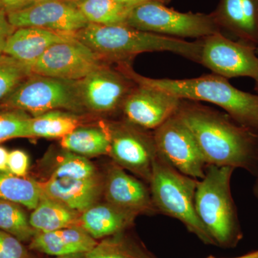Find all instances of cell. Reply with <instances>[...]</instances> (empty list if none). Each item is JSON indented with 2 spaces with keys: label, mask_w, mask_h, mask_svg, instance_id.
Wrapping results in <instances>:
<instances>
[{
  "label": "cell",
  "mask_w": 258,
  "mask_h": 258,
  "mask_svg": "<svg viewBox=\"0 0 258 258\" xmlns=\"http://www.w3.org/2000/svg\"><path fill=\"white\" fill-rule=\"evenodd\" d=\"M74 35L106 63H130L139 54L151 52H170L198 63L201 57L202 39L189 42L142 31L127 25L89 23Z\"/></svg>",
  "instance_id": "obj_3"
},
{
  "label": "cell",
  "mask_w": 258,
  "mask_h": 258,
  "mask_svg": "<svg viewBox=\"0 0 258 258\" xmlns=\"http://www.w3.org/2000/svg\"><path fill=\"white\" fill-rule=\"evenodd\" d=\"M0 106L26 112L32 117L54 110L77 114L86 110L80 98L77 81L34 74L20 83Z\"/></svg>",
  "instance_id": "obj_6"
},
{
  "label": "cell",
  "mask_w": 258,
  "mask_h": 258,
  "mask_svg": "<svg viewBox=\"0 0 258 258\" xmlns=\"http://www.w3.org/2000/svg\"><path fill=\"white\" fill-rule=\"evenodd\" d=\"M0 258H30L23 242L0 230Z\"/></svg>",
  "instance_id": "obj_31"
},
{
  "label": "cell",
  "mask_w": 258,
  "mask_h": 258,
  "mask_svg": "<svg viewBox=\"0 0 258 258\" xmlns=\"http://www.w3.org/2000/svg\"><path fill=\"white\" fill-rule=\"evenodd\" d=\"M41 195L38 181L35 179L14 175L9 171H0V198L33 210Z\"/></svg>",
  "instance_id": "obj_24"
},
{
  "label": "cell",
  "mask_w": 258,
  "mask_h": 258,
  "mask_svg": "<svg viewBox=\"0 0 258 258\" xmlns=\"http://www.w3.org/2000/svg\"><path fill=\"white\" fill-rule=\"evenodd\" d=\"M86 258H154L124 232L106 237L86 254Z\"/></svg>",
  "instance_id": "obj_26"
},
{
  "label": "cell",
  "mask_w": 258,
  "mask_h": 258,
  "mask_svg": "<svg viewBox=\"0 0 258 258\" xmlns=\"http://www.w3.org/2000/svg\"><path fill=\"white\" fill-rule=\"evenodd\" d=\"M15 28H37L75 34L87 26L88 22L77 5L66 0H35L23 9L8 14Z\"/></svg>",
  "instance_id": "obj_13"
},
{
  "label": "cell",
  "mask_w": 258,
  "mask_h": 258,
  "mask_svg": "<svg viewBox=\"0 0 258 258\" xmlns=\"http://www.w3.org/2000/svg\"><path fill=\"white\" fill-rule=\"evenodd\" d=\"M106 202L136 215H154L158 212L150 190L140 180L114 164L103 181Z\"/></svg>",
  "instance_id": "obj_15"
},
{
  "label": "cell",
  "mask_w": 258,
  "mask_h": 258,
  "mask_svg": "<svg viewBox=\"0 0 258 258\" xmlns=\"http://www.w3.org/2000/svg\"><path fill=\"white\" fill-rule=\"evenodd\" d=\"M138 215L105 202L82 212L79 226L95 240H103L125 230Z\"/></svg>",
  "instance_id": "obj_20"
},
{
  "label": "cell",
  "mask_w": 258,
  "mask_h": 258,
  "mask_svg": "<svg viewBox=\"0 0 258 258\" xmlns=\"http://www.w3.org/2000/svg\"><path fill=\"white\" fill-rule=\"evenodd\" d=\"M104 126L109 137V156L115 164L149 183L158 154L154 134L127 120Z\"/></svg>",
  "instance_id": "obj_8"
},
{
  "label": "cell",
  "mask_w": 258,
  "mask_h": 258,
  "mask_svg": "<svg viewBox=\"0 0 258 258\" xmlns=\"http://www.w3.org/2000/svg\"><path fill=\"white\" fill-rule=\"evenodd\" d=\"M0 230L22 242H30L37 233L30 225L29 217L22 205L0 198Z\"/></svg>",
  "instance_id": "obj_27"
},
{
  "label": "cell",
  "mask_w": 258,
  "mask_h": 258,
  "mask_svg": "<svg viewBox=\"0 0 258 258\" xmlns=\"http://www.w3.org/2000/svg\"><path fill=\"white\" fill-rule=\"evenodd\" d=\"M154 131L159 154L185 175L203 179L208 165L192 133L177 113Z\"/></svg>",
  "instance_id": "obj_10"
},
{
  "label": "cell",
  "mask_w": 258,
  "mask_h": 258,
  "mask_svg": "<svg viewBox=\"0 0 258 258\" xmlns=\"http://www.w3.org/2000/svg\"><path fill=\"white\" fill-rule=\"evenodd\" d=\"M74 37V34L42 28H16L8 38L3 53L32 67L49 47L59 42L68 41Z\"/></svg>",
  "instance_id": "obj_18"
},
{
  "label": "cell",
  "mask_w": 258,
  "mask_h": 258,
  "mask_svg": "<svg viewBox=\"0 0 258 258\" xmlns=\"http://www.w3.org/2000/svg\"><path fill=\"white\" fill-rule=\"evenodd\" d=\"M117 3L120 4L125 5V6L129 7L131 8H134L139 5L144 4L149 2H159V3L167 4L170 2V0H115Z\"/></svg>",
  "instance_id": "obj_35"
},
{
  "label": "cell",
  "mask_w": 258,
  "mask_h": 258,
  "mask_svg": "<svg viewBox=\"0 0 258 258\" xmlns=\"http://www.w3.org/2000/svg\"><path fill=\"white\" fill-rule=\"evenodd\" d=\"M77 6L88 23L100 25H125L133 9L115 0H83Z\"/></svg>",
  "instance_id": "obj_25"
},
{
  "label": "cell",
  "mask_w": 258,
  "mask_h": 258,
  "mask_svg": "<svg viewBox=\"0 0 258 258\" xmlns=\"http://www.w3.org/2000/svg\"><path fill=\"white\" fill-rule=\"evenodd\" d=\"M256 52L258 54V47H257V48H256Z\"/></svg>",
  "instance_id": "obj_41"
},
{
  "label": "cell",
  "mask_w": 258,
  "mask_h": 258,
  "mask_svg": "<svg viewBox=\"0 0 258 258\" xmlns=\"http://www.w3.org/2000/svg\"><path fill=\"white\" fill-rule=\"evenodd\" d=\"M117 69L136 84L157 88L181 99L217 105L237 123L258 132L257 93L241 91L219 75L188 79H152L137 74L130 63L118 64Z\"/></svg>",
  "instance_id": "obj_2"
},
{
  "label": "cell",
  "mask_w": 258,
  "mask_h": 258,
  "mask_svg": "<svg viewBox=\"0 0 258 258\" xmlns=\"http://www.w3.org/2000/svg\"><path fill=\"white\" fill-rule=\"evenodd\" d=\"M98 241L79 227H66L47 232H37L29 248L51 256L87 253Z\"/></svg>",
  "instance_id": "obj_19"
},
{
  "label": "cell",
  "mask_w": 258,
  "mask_h": 258,
  "mask_svg": "<svg viewBox=\"0 0 258 258\" xmlns=\"http://www.w3.org/2000/svg\"><path fill=\"white\" fill-rule=\"evenodd\" d=\"M38 184L47 197L80 214L98 203L103 191L99 176L88 179L50 177Z\"/></svg>",
  "instance_id": "obj_16"
},
{
  "label": "cell",
  "mask_w": 258,
  "mask_h": 258,
  "mask_svg": "<svg viewBox=\"0 0 258 258\" xmlns=\"http://www.w3.org/2000/svg\"><path fill=\"white\" fill-rule=\"evenodd\" d=\"M32 74L31 66L6 54L0 55V104Z\"/></svg>",
  "instance_id": "obj_29"
},
{
  "label": "cell",
  "mask_w": 258,
  "mask_h": 258,
  "mask_svg": "<svg viewBox=\"0 0 258 258\" xmlns=\"http://www.w3.org/2000/svg\"><path fill=\"white\" fill-rule=\"evenodd\" d=\"M30 159L24 151L15 149L9 152L8 156V171L11 174L21 177L28 175Z\"/></svg>",
  "instance_id": "obj_32"
},
{
  "label": "cell",
  "mask_w": 258,
  "mask_h": 258,
  "mask_svg": "<svg viewBox=\"0 0 258 258\" xmlns=\"http://www.w3.org/2000/svg\"><path fill=\"white\" fill-rule=\"evenodd\" d=\"M212 14L220 28L258 47V0H221Z\"/></svg>",
  "instance_id": "obj_17"
},
{
  "label": "cell",
  "mask_w": 258,
  "mask_h": 258,
  "mask_svg": "<svg viewBox=\"0 0 258 258\" xmlns=\"http://www.w3.org/2000/svg\"><path fill=\"white\" fill-rule=\"evenodd\" d=\"M8 156L9 152L0 146V171H8Z\"/></svg>",
  "instance_id": "obj_36"
},
{
  "label": "cell",
  "mask_w": 258,
  "mask_h": 258,
  "mask_svg": "<svg viewBox=\"0 0 258 258\" xmlns=\"http://www.w3.org/2000/svg\"><path fill=\"white\" fill-rule=\"evenodd\" d=\"M254 91H256V93L258 94V82H255V84H254ZM254 195H255L256 198H257L258 200V178L257 182H256L255 186H254Z\"/></svg>",
  "instance_id": "obj_39"
},
{
  "label": "cell",
  "mask_w": 258,
  "mask_h": 258,
  "mask_svg": "<svg viewBox=\"0 0 258 258\" xmlns=\"http://www.w3.org/2000/svg\"><path fill=\"white\" fill-rule=\"evenodd\" d=\"M181 100L157 88L136 84L121 109L131 123L147 130H155L175 114Z\"/></svg>",
  "instance_id": "obj_14"
},
{
  "label": "cell",
  "mask_w": 258,
  "mask_h": 258,
  "mask_svg": "<svg viewBox=\"0 0 258 258\" xmlns=\"http://www.w3.org/2000/svg\"><path fill=\"white\" fill-rule=\"evenodd\" d=\"M66 1L71 2V3H74V4L78 5L81 2H82L83 0H66Z\"/></svg>",
  "instance_id": "obj_40"
},
{
  "label": "cell",
  "mask_w": 258,
  "mask_h": 258,
  "mask_svg": "<svg viewBox=\"0 0 258 258\" xmlns=\"http://www.w3.org/2000/svg\"><path fill=\"white\" fill-rule=\"evenodd\" d=\"M98 176L94 164L87 157L64 150L57 159L50 177L88 179Z\"/></svg>",
  "instance_id": "obj_28"
},
{
  "label": "cell",
  "mask_w": 258,
  "mask_h": 258,
  "mask_svg": "<svg viewBox=\"0 0 258 258\" xmlns=\"http://www.w3.org/2000/svg\"><path fill=\"white\" fill-rule=\"evenodd\" d=\"M60 145L64 150L85 157L109 155V137L105 126L78 127L61 139Z\"/></svg>",
  "instance_id": "obj_22"
},
{
  "label": "cell",
  "mask_w": 258,
  "mask_h": 258,
  "mask_svg": "<svg viewBox=\"0 0 258 258\" xmlns=\"http://www.w3.org/2000/svg\"><path fill=\"white\" fill-rule=\"evenodd\" d=\"M106 64L76 36L52 45L32 64V74L79 81Z\"/></svg>",
  "instance_id": "obj_11"
},
{
  "label": "cell",
  "mask_w": 258,
  "mask_h": 258,
  "mask_svg": "<svg viewBox=\"0 0 258 258\" xmlns=\"http://www.w3.org/2000/svg\"><path fill=\"white\" fill-rule=\"evenodd\" d=\"M200 63L227 79L247 77L258 82L257 47L231 40L222 32L202 39Z\"/></svg>",
  "instance_id": "obj_9"
},
{
  "label": "cell",
  "mask_w": 258,
  "mask_h": 258,
  "mask_svg": "<svg viewBox=\"0 0 258 258\" xmlns=\"http://www.w3.org/2000/svg\"><path fill=\"white\" fill-rule=\"evenodd\" d=\"M31 115L20 110L0 111V143L16 138H28L29 120Z\"/></svg>",
  "instance_id": "obj_30"
},
{
  "label": "cell",
  "mask_w": 258,
  "mask_h": 258,
  "mask_svg": "<svg viewBox=\"0 0 258 258\" xmlns=\"http://www.w3.org/2000/svg\"><path fill=\"white\" fill-rule=\"evenodd\" d=\"M125 25L142 31L179 39L200 40L222 32L212 13H180L159 2L135 7L129 13Z\"/></svg>",
  "instance_id": "obj_7"
},
{
  "label": "cell",
  "mask_w": 258,
  "mask_h": 258,
  "mask_svg": "<svg viewBox=\"0 0 258 258\" xmlns=\"http://www.w3.org/2000/svg\"><path fill=\"white\" fill-rule=\"evenodd\" d=\"M15 29L16 28L10 24L8 14L0 11V55L4 52L8 38L15 31Z\"/></svg>",
  "instance_id": "obj_33"
},
{
  "label": "cell",
  "mask_w": 258,
  "mask_h": 258,
  "mask_svg": "<svg viewBox=\"0 0 258 258\" xmlns=\"http://www.w3.org/2000/svg\"><path fill=\"white\" fill-rule=\"evenodd\" d=\"M81 214L52 200L42 191L40 201L29 217L37 232H47L66 227H79Z\"/></svg>",
  "instance_id": "obj_21"
},
{
  "label": "cell",
  "mask_w": 258,
  "mask_h": 258,
  "mask_svg": "<svg viewBox=\"0 0 258 258\" xmlns=\"http://www.w3.org/2000/svg\"><path fill=\"white\" fill-rule=\"evenodd\" d=\"M230 166L208 165L195 195L197 214L216 245L235 246L242 237L230 182Z\"/></svg>",
  "instance_id": "obj_4"
},
{
  "label": "cell",
  "mask_w": 258,
  "mask_h": 258,
  "mask_svg": "<svg viewBox=\"0 0 258 258\" xmlns=\"http://www.w3.org/2000/svg\"><path fill=\"white\" fill-rule=\"evenodd\" d=\"M192 133L207 165L245 169L258 176V132L227 113L181 100L176 112Z\"/></svg>",
  "instance_id": "obj_1"
},
{
  "label": "cell",
  "mask_w": 258,
  "mask_h": 258,
  "mask_svg": "<svg viewBox=\"0 0 258 258\" xmlns=\"http://www.w3.org/2000/svg\"><path fill=\"white\" fill-rule=\"evenodd\" d=\"M210 258H215V257H210ZM230 258H258V250L255 251V252H251V253L244 254V255L239 256V257H230Z\"/></svg>",
  "instance_id": "obj_38"
},
{
  "label": "cell",
  "mask_w": 258,
  "mask_h": 258,
  "mask_svg": "<svg viewBox=\"0 0 258 258\" xmlns=\"http://www.w3.org/2000/svg\"><path fill=\"white\" fill-rule=\"evenodd\" d=\"M198 183V179L180 172L158 153L149 183L158 212L182 222L204 243L216 245L195 210Z\"/></svg>",
  "instance_id": "obj_5"
},
{
  "label": "cell",
  "mask_w": 258,
  "mask_h": 258,
  "mask_svg": "<svg viewBox=\"0 0 258 258\" xmlns=\"http://www.w3.org/2000/svg\"><path fill=\"white\" fill-rule=\"evenodd\" d=\"M80 98L85 109L98 113H111L121 108L136 83L105 64L77 81Z\"/></svg>",
  "instance_id": "obj_12"
},
{
  "label": "cell",
  "mask_w": 258,
  "mask_h": 258,
  "mask_svg": "<svg viewBox=\"0 0 258 258\" xmlns=\"http://www.w3.org/2000/svg\"><path fill=\"white\" fill-rule=\"evenodd\" d=\"M35 0H0V11L7 14L26 8Z\"/></svg>",
  "instance_id": "obj_34"
},
{
  "label": "cell",
  "mask_w": 258,
  "mask_h": 258,
  "mask_svg": "<svg viewBox=\"0 0 258 258\" xmlns=\"http://www.w3.org/2000/svg\"><path fill=\"white\" fill-rule=\"evenodd\" d=\"M86 253H78L69 254V255L63 256H54V257L52 258H86Z\"/></svg>",
  "instance_id": "obj_37"
},
{
  "label": "cell",
  "mask_w": 258,
  "mask_h": 258,
  "mask_svg": "<svg viewBox=\"0 0 258 258\" xmlns=\"http://www.w3.org/2000/svg\"><path fill=\"white\" fill-rule=\"evenodd\" d=\"M81 121L77 113L62 110L31 116L28 123V138L62 139L79 127Z\"/></svg>",
  "instance_id": "obj_23"
}]
</instances>
